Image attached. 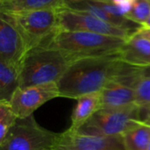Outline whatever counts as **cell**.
Masks as SVG:
<instances>
[{"label":"cell","mask_w":150,"mask_h":150,"mask_svg":"<svg viewBox=\"0 0 150 150\" xmlns=\"http://www.w3.org/2000/svg\"><path fill=\"white\" fill-rule=\"evenodd\" d=\"M125 62L117 54L79 58L72 62L57 83L60 98H78L101 91L122 71Z\"/></svg>","instance_id":"cell-1"},{"label":"cell","mask_w":150,"mask_h":150,"mask_svg":"<svg viewBox=\"0 0 150 150\" xmlns=\"http://www.w3.org/2000/svg\"><path fill=\"white\" fill-rule=\"evenodd\" d=\"M73 61L63 51L47 45L30 50L20 66L19 88L58 83Z\"/></svg>","instance_id":"cell-2"},{"label":"cell","mask_w":150,"mask_h":150,"mask_svg":"<svg viewBox=\"0 0 150 150\" xmlns=\"http://www.w3.org/2000/svg\"><path fill=\"white\" fill-rule=\"evenodd\" d=\"M127 40L120 37L80 31H61L45 45L56 47L74 61L83 57L120 53Z\"/></svg>","instance_id":"cell-3"},{"label":"cell","mask_w":150,"mask_h":150,"mask_svg":"<svg viewBox=\"0 0 150 150\" xmlns=\"http://www.w3.org/2000/svg\"><path fill=\"white\" fill-rule=\"evenodd\" d=\"M62 8L1 12L19 31L27 53L47 44L59 30V14Z\"/></svg>","instance_id":"cell-4"},{"label":"cell","mask_w":150,"mask_h":150,"mask_svg":"<svg viewBox=\"0 0 150 150\" xmlns=\"http://www.w3.org/2000/svg\"><path fill=\"white\" fill-rule=\"evenodd\" d=\"M59 134L42 127L33 115L18 119L0 141V150L54 149Z\"/></svg>","instance_id":"cell-5"},{"label":"cell","mask_w":150,"mask_h":150,"mask_svg":"<svg viewBox=\"0 0 150 150\" xmlns=\"http://www.w3.org/2000/svg\"><path fill=\"white\" fill-rule=\"evenodd\" d=\"M140 106L136 104L116 109H100L76 131L96 136H121L139 123Z\"/></svg>","instance_id":"cell-6"},{"label":"cell","mask_w":150,"mask_h":150,"mask_svg":"<svg viewBox=\"0 0 150 150\" xmlns=\"http://www.w3.org/2000/svg\"><path fill=\"white\" fill-rule=\"evenodd\" d=\"M59 30L95 33L126 40L135 33L110 24L91 14L72 11L65 7L60 11Z\"/></svg>","instance_id":"cell-7"},{"label":"cell","mask_w":150,"mask_h":150,"mask_svg":"<svg viewBox=\"0 0 150 150\" xmlns=\"http://www.w3.org/2000/svg\"><path fill=\"white\" fill-rule=\"evenodd\" d=\"M60 98L57 83H49L18 88L13 94L10 105L18 119H25L47 102Z\"/></svg>","instance_id":"cell-8"},{"label":"cell","mask_w":150,"mask_h":150,"mask_svg":"<svg viewBox=\"0 0 150 150\" xmlns=\"http://www.w3.org/2000/svg\"><path fill=\"white\" fill-rule=\"evenodd\" d=\"M54 150H125L121 136L84 134L69 128L59 134Z\"/></svg>","instance_id":"cell-9"},{"label":"cell","mask_w":150,"mask_h":150,"mask_svg":"<svg viewBox=\"0 0 150 150\" xmlns=\"http://www.w3.org/2000/svg\"><path fill=\"white\" fill-rule=\"evenodd\" d=\"M26 54V46L19 31L9 19L1 15L0 61L21 65Z\"/></svg>","instance_id":"cell-10"},{"label":"cell","mask_w":150,"mask_h":150,"mask_svg":"<svg viewBox=\"0 0 150 150\" xmlns=\"http://www.w3.org/2000/svg\"><path fill=\"white\" fill-rule=\"evenodd\" d=\"M102 109H116L135 104V84L129 79L118 76L101 91Z\"/></svg>","instance_id":"cell-11"},{"label":"cell","mask_w":150,"mask_h":150,"mask_svg":"<svg viewBox=\"0 0 150 150\" xmlns=\"http://www.w3.org/2000/svg\"><path fill=\"white\" fill-rule=\"evenodd\" d=\"M64 7L72 11L91 14L104 21L129 31L136 32L141 28L140 25L126 17H115L111 15L93 0H64Z\"/></svg>","instance_id":"cell-12"},{"label":"cell","mask_w":150,"mask_h":150,"mask_svg":"<svg viewBox=\"0 0 150 150\" xmlns=\"http://www.w3.org/2000/svg\"><path fill=\"white\" fill-rule=\"evenodd\" d=\"M121 59L129 64L143 66L150 57V40L139 31L132 34L120 50Z\"/></svg>","instance_id":"cell-13"},{"label":"cell","mask_w":150,"mask_h":150,"mask_svg":"<svg viewBox=\"0 0 150 150\" xmlns=\"http://www.w3.org/2000/svg\"><path fill=\"white\" fill-rule=\"evenodd\" d=\"M71 115L70 128L79 129L95 113L102 109L101 91L93 92L78 98Z\"/></svg>","instance_id":"cell-14"},{"label":"cell","mask_w":150,"mask_h":150,"mask_svg":"<svg viewBox=\"0 0 150 150\" xmlns=\"http://www.w3.org/2000/svg\"><path fill=\"white\" fill-rule=\"evenodd\" d=\"M20 66L0 61V101L10 102L19 88Z\"/></svg>","instance_id":"cell-15"},{"label":"cell","mask_w":150,"mask_h":150,"mask_svg":"<svg viewBox=\"0 0 150 150\" xmlns=\"http://www.w3.org/2000/svg\"><path fill=\"white\" fill-rule=\"evenodd\" d=\"M52 8H64V0H7L0 3V11L3 12Z\"/></svg>","instance_id":"cell-16"},{"label":"cell","mask_w":150,"mask_h":150,"mask_svg":"<svg viewBox=\"0 0 150 150\" xmlns=\"http://www.w3.org/2000/svg\"><path fill=\"white\" fill-rule=\"evenodd\" d=\"M121 137L125 150H147L150 142V127L139 122Z\"/></svg>","instance_id":"cell-17"},{"label":"cell","mask_w":150,"mask_h":150,"mask_svg":"<svg viewBox=\"0 0 150 150\" xmlns=\"http://www.w3.org/2000/svg\"><path fill=\"white\" fill-rule=\"evenodd\" d=\"M135 92L136 105L142 106L150 104V66L142 67L141 76L135 86Z\"/></svg>","instance_id":"cell-18"},{"label":"cell","mask_w":150,"mask_h":150,"mask_svg":"<svg viewBox=\"0 0 150 150\" xmlns=\"http://www.w3.org/2000/svg\"><path fill=\"white\" fill-rule=\"evenodd\" d=\"M18 119L10 102L0 101V141L14 126Z\"/></svg>","instance_id":"cell-19"},{"label":"cell","mask_w":150,"mask_h":150,"mask_svg":"<svg viewBox=\"0 0 150 150\" xmlns=\"http://www.w3.org/2000/svg\"><path fill=\"white\" fill-rule=\"evenodd\" d=\"M150 15V0H134L133 7L127 18L141 25L145 24Z\"/></svg>","instance_id":"cell-20"},{"label":"cell","mask_w":150,"mask_h":150,"mask_svg":"<svg viewBox=\"0 0 150 150\" xmlns=\"http://www.w3.org/2000/svg\"><path fill=\"white\" fill-rule=\"evenodd\" d=\"M139 122L150 127V104L140 106Z\"/></svg>","instance_id":"cell-21"},{"label":"cell","mask_w":150,"mask_h":150,"mask_svg":"<svg viewBox=\"0 0 150 150\" xmlns=\"http://www.w3.org/2000/svg\"><path fill=\"white\" fill-rule=\"evenodd\" d=\"M142 35H144L145 37H147V38H149L150 40V30L149 29H143V28H140L139 30H138Z\"/></svg>","instance_id":"cell-22"},{"label":"cell","mask_w":150,"mask_h":150,"mask_svg":"<svg viewBox=\"0 0 150 150\" xmlns=\"http://www.w3.org/2000/svg\"><path fill=\"white\" fill-rule=\"evenodd\" d=\"M114 4H116V5H118V4H121V3H123V2H125V1H127V0H111Z\"/></svg>","instance_id":"cell-23"},{"label":"cell","mask_w":150,"mask_h":150,"mask_svg":"<svg viewBox=\"0 0 150 150\" xmlns=\"http://www.w3.org/2000/svg\"><path fill=\"white\" fill-rule=\"evenodd\" d=\"M143 66H150V57L144 62ZM143 66H142V67H143Z\"/></svg>","instance_id":"cell-24"},{"label":"cell","mask_w":150,"mask_h":150,"mask_svg":"<svg viewBox=\"0 0 150 150\" xmlns=\"http://www.w3.org/2000/svg\"><path fill=\"white\" fill-rule=\"evenodd\" d=\"M5 1H7V0H0V3H2V2H5Z\"/></svg>","instance_id":"cell-25"},{"label":"cell","mask_w":150,"mask_h":150,"mask_svg":"<svg viewBox=\"0 0 150 150\" xmlns=\"http://www.w3.org/2000/svg\"><path fill=\"white\" fill-rule=\"evenodd\" d=\"M147 150H150V142H149V148H148V149Z\"/></svg>","instance_id":"cell-26"},{"label":"cell","mask_w":150,"mask_h":150,"mask_svg":"<svg viewBox=\"0 0 150 150\" xmlns=\"http://www.w3.org/2000/svg\"><path fill=\"white\" fill-rule=\"evenodd\" d=\"M50 150H54V149H50Z\"/></svg>","instance_id":"cell-27"}]
</instances>
